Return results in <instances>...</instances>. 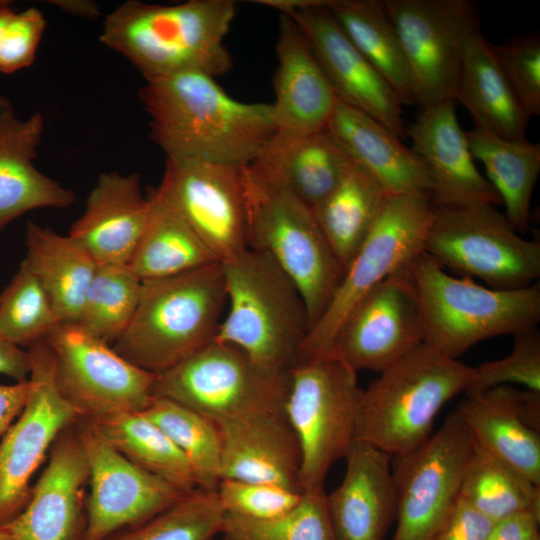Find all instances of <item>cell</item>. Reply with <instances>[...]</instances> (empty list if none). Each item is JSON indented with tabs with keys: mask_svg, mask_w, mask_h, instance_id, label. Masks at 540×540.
<instances>
[{
	"mask_svg": "<svg viewBox=\"0 0 540 540\" xmlns=\"http://www.w3.org/2000/svg\"><path fill=\"white\" fill-rule=\"evenodd\" d=\"M139 96L166 159L244 166L276 133L271 103L237 100L207 74L148 80Z\"/></svg>",
	"mask_w": 540,
	"mask_h": 540,
	"instance_id": "cell-1",
	"label": "cell"
},
{
	"mask_svg": "<svg viewBox=\"0 0 540 540\" xmlns=\"http://www.w3.org/2000/svg\"><path fill=\"white\" fill-rule=\"evenodd\" d=\"M235 14L232 0L171 5L129 0L106 16L99 39L146 81L187 72L216 78L231 68L224 41Z\"/></svg>",
	"mask_w": 540,
	"mask_h": 540,
	"instance_id": "cell-2",
	"label": "cell"
},
{
	"mask_svg": "<svg viewBox=\"0 0 540 540\" xmlns=\"http://www.w3.org/2000/svg\"><path fill=\"white\" fill-rule=\"evenodd\" d=\"M225 309L220 262L143 280L133 318L112 347L134 365L159 374L213 342Z\"/></svg>",
	"mask_w": 540,
	"mask_h": 540,
	"instance_id": "cell-3",
	"label": "cell"
},
{
	"mask_svg": "<svg viewBox=\"0 0 540 540\" xmlns=\"http://www.w3.org/2000/svg\"><path fill=\"white\" fill-rule=\"evenodd\" d=\"M221 265L226 309L215 340L264 367L289 372L310 329L297 286L270 256L250 248Z\"/></svg>",
	"mask_w": 540,
	"mask_h": 540,
	"instance_id": "cell-4",
	"label": "cell"
},
{
	"mask_svg": "<svg viewBox=\"0 0 540 540\" xmlns=\"http://www.w3.org/2000/svg\"><path fill=\"white\" fill-rule=\"evenodd\" d=\"M361 389L356 440L391 456L422 445L442 407L467 393L473 367L422 343Z\"/></svg>",
	"mask_w": 540,
	"mask_h": 540,
	"instance_id": "cell-5",
	"label": "cell"
},
{
	"mask_svg": "<svg viewBox=\"0 0 540 540\" xmlns=\"http://www.w3.org/2000/svg\"><path fill=\"white\" fill-rule=\"evenodd\" d=\"M422 315L423 343L457 359L485 339L540 321V287L499 290L456 277L422 252L409 266Z\"/></svg>",
	"mask_w": 540,
	"mask_h": 540,
	"instance_id": "cell-6",
	"label": "cell"
},
{
	"mask_svg": "<svg viewBox=\"0 0 540 540\" xmlns=\"http://www.w3.org/2000/svg\"><path fill=\"white\" fill-rule=\"evenodd\" d=\"M243 173L247 247L270 256L294 282L311 329L329 305L344 268L309 205L287 190L251 179L245 166Z\"/></svg>",
	"mask_w": 540,
	"mask_h": 540,
	"instance_id": "cell-7",
	"label": "cell"
},
{
	"mask_svg": "<svg viewBox=\"0 0 540 540\" xmlns=\"http://www.w3.org/2000/svg\"><path fill=\"white\" fill-rule=\"evenodd\" d=\"M361 389L357 372L333 352L290 370L284 415L300 446L302 492L324 489L330 467L356 441Z\"/></svg>",
	"mask_w": 540,
	"mask_h": 540,
	"instance_id": "cell-8",
	"label": "cell"
},
{
	"mask_svg": "<svg viewBox=\"0 0 540 540\" xmlns=\"http://www.w3.org/2000/svg\"><path fill=\"white\" fill-rule=\"evenodd\" d=\"M423 250L446 271L493 289L526 288L540 277V243L522 237L490 204L434 205Z\"/></svg>",
	"mask_w": 540,
	"mask_h": 540,
	"instance_id": "cell-9",
	"label": "cell"
},
{
	"mask_svg": "<svg viewBox=\"0 0 540 540\" xmlns=\"http://www.w3.org/2000/svg\"><path fill=\"white\" fill-rule=\"evenodd\" d=\"M289 372L264 367L236 346L214 340L156 374L153 396L178 402L214 422L284 413Z\"/></svg>",
	"mask_w": 540,
	"mask_h": 540,
	"instance_id": "cell-10",
	"label": "cell"
},
{
	"mask_svg": "<svg viewBox=\"0 0 540 540\" xmlns=\"http://www.w3.org/2000/svg\"><path fill=\"white\" fill-rule=\"evenodd\" d=\"M434 205L425 194L390 195L372 230L344 271L326 310L310 329L301 359L328 353L341 322L371 289L422 252Z\"/></svg>",
	"mask_w": 540,
	"mask_h": 540,
	"instance_id": "cell-11",
	"label": "cell"
},
{
	"mask_svg": "<svg viewBox=\"0 0 540 540\" xmlns=\"http://www.w3.org/2000/svg\"><path fill=\"white\" fill-rule=\"evenodd\" d=\"M474 439L455 409L422 445L392 456L393 540H433L453 510Z\"/></svg>",
	"mask_w": 540,
	"mask_h": 540,
	"instance_id": "cell-12",
	"label": "cell"
},
{
	"mask_svg": "<svg viewBox=\"0 0 540 540\" xmlns=\"http://www.w3.org/2000/svg\"><path fill=\"white\" fill-rule=\"evenodd\" d=\"M45 340L54 359L56 385L81 418L97 421L148 406L156 374L134 365L78 324L60 323Z\"/></svg>",
	"mask_w": 540,
	"mask_h": 540,
	"instance_id": "cell-13",
	"label": "cell"
},
{
	"mask_svg": "<svg viewBox=\"0 0 540 540\" xmlns=\"http://www.w3.org/2000/svg\"><path fill=\"white\" fill-rule=\"evenodd\" d=\"M422 108L453 99L466 44L479 28L470 0H384Z\"/></svg>",
	"mask_w": 540,
	"mask_h": 540,
	"instance_id": "cell-14",
	"label": "cell"
},
{
	"mask_svg": "<svg viewBox=\"0 0 540 540\" xmlns=\"http://www.w3.org/2000/svg\"><path fill=\"white\" fill-rule=\"evenodd\" d=\"M31 370L26 403L0 440V528L25 507L31 479L60 433L80 418L60 393L45 339L29 345Z\"/></svg>",
	"mask_w": 540,
	"mask_h": 540,
	"instance_id": "cell-15",
	"label": "cell"
},
{
	"mask_svg": "<svg viewBox=\"0 0 540 540\" xmlns=\"http://www.w3.org/2000/svg\"><path fill=\"white\" fill-rule=\"evenodd\" d=\"M76 428L89 470L82 540H103L152 518L188 494L124 457L92 421L80 417Z\"/></svg>",
	"mask_w": 540,
	"mask_h": 540,
	"instance_id": "cell-16",
	"label": "cell"
},
{
	"mask_svg": "<svg viewBox=\"0 0 540 540\" xmlns=\"http://www.w3.org/2000/svg\"><path fill=\"white\" fill-rule=\"evenodd\" d=\"M257 2L293 19L338 102L366 113L399 138L407 136L400 98L350 41L325 6V0Z\"/></svg>",
	"mask_w": 540,
	"mask_h": 540,
	"instance_id": "cell-17",
	"label": "cell"
},
{
	"mask_svg": "<svg viewBox=\"0 0 540 540\" xmlns=\"http://www.w3.org/2000/svg\"><path fill=\"white\" fill-rule=\"evenodd\" d=\"M244 166L166 159L157 187L220 263L248 248Z\"/></svg>",
	"mask_w": 540,
	"mask_h": 540,
	"instance_id": "cell-18",
	"label": "cell"
},
{
	"mask_svg": "<svg viewBox=\"0 0 540 540\" xmlns=\"http://www.w3.org/2000/svg\"><path fill=\"white\" fill-rule=\"evenodd\" d=\"M409 266L365 294L338 327L330 352L356 372L380 373L423 343L420 303Z\"/></svg>",
	"mask_w": 540,
	"mask_h": 540,
	"instance_id": "cell-19",
	"label": "cell"
},
{
	"mask_svg": "<svg viewBox=\"0 0 540 540\" xmlns=\"http://www.w3.org/2000/svg\"><path fill=\"white\" fill-rule=\"evenodd\" d=\"M23 510L3 526L14 540H82L89 470L76 422L54 441Z\"/></svg>",
	"mask_w": 540,
	"mask_h": 540,
	"instance_id": "cell-20",
	"label": "cell"
},
{
	"mask_svg": "<svg viewBox=\"0 0 540 540\" xmlns=\"http://www.w3.org/2000/svg\"><path fill=\"white\" fill-rule=\"evenodd\" d=\"M455 101L448 99L422 108L408 127L412 150L425 163L435 206L501 204V199L474 163L466 132L458 122Z\"/></svg>",
	"mask_w": 540,
	"mask_h": 540,
	"instance_id": "cell-21",
	"label": "cell"
},
{
	"mask_svg": "<svg viewBox=\"0 0 540 540\" xmlns=\"http://www.w3.org/2000/svg\"><path fill=\"white\" fill-rule=\"evenodd\" d=\"M276 55L274 137L296 138L325 129L337 97L306 38L285 13H280Z\"/></svg>",
	"mask_w": 540,
	"mask_h": 540,
	"instance_id": "cell-22",
	"label": "cell"
},
{
	"mask_svg": "<svg viewBox=\"0 0 540 540\" xmlns=\"http://www.w3.org/2000/svg\"><path fill=\"white\" fill-rule=\"evenodd\" d=\"M221 438L220 480L233 479L301 492V451L284 413L215 422Z\"/></svg>",
	"mask_w": 540,
	"mask_h": 540,
	"instance_id": "cell-23",
	"label": "cell"
},
{
	"mask_svg": "<svg viewBox=\"0 0 540 540\" xmlns=\"http://www.w3.org/2000/svg\"><path fill=\"white\" fill-rule=\"evenodd\" d=\"M340 485L326 494V504L337 540H384L396 519L392 456L356 440L345 458Z\"/></svg>",
	"mask_w": 540,
	"mask_h": 540,
	"instance_id": "cell-24",
	"label": "cell"
},
{
	"mask_svg": "<svg viewBox=\"0 0 540 540\" xmlns=\"http://www.w3.org/2000/svg\"><path fill=\"white\" fill-rule=\"evenodd\" d=\"M43 130L42 114L21 119L0 94V232L28 211L65 208L75 200L72 190L34 165Z\"/></svg>",
	"mask_w": 540,
	"mask_h": 540,
	"instance_id": "cell-25",
	"label": "cell"
},
{
	"mask_svg": "<svg viewBox=\"0 0 540 540\" xmlns=\"http://www.w3.org/2000/svg\"><path fill=\"white\" fill-rule=\"evenodd\" d=\"M148 216L149 199L142 191L140 174L104 172L69 235L97 264L128 265Z\"/></svg>",
	"mask_w": 540,
	"mask_h": 540,
	"instance_id": "cell-26",
	"label": "cell"
},
{
	"mask_svg": "<svg viewBox=\"0 0 540 540\" xmlns=\"http://www.w3.org/2000/svg\"><path fill=\"white\" fill-rule=\"evenodd\" d=\"M352 163L325 128L302 137H273L245 171L251 179L287 190L313 208L338 185Z\"/></svg>",
	"mask_w": 540,
	"mask_h": 540,
	"instance_id": "cell-27",
	"label": "cell"
},
{
	"mask_svg": "<svg viewBox=\"0 0 540 540\" xmlns=\"http://www.w3.org/2000/svg\"><path fill=\"white\" fill-rule=\"evenodd\" d=\"M326 129L351 160L372 174L390 195L431 197L433 182L423 160L371 116L338 102Z\"/></svg>",
	"mask_w": 540,
	"mask_h": 540,
	"instance_id": "cell-28",
	"label": "cell"
},
{
	"mask_svg": "<svg viewBox=\"0 0 540 540\" xmlns=\"http://www.w3.org/2000/svg\"><path fill=\"white\" fill-rule=\"evenodd\" d=\"M456 410L481 448L540 486L539 431L521 417L518 387L466 393Z\"/></svg>",
	"mask_w": 540,
	"mask_h": 540,
	"instance_id": "cell-29",
	"label": "cell"
},
{
	"mask_svg": "<svg viewBox=\"0 0 540 540\" xmlns=\"http://www.w3.org/2000/svg\"><path fill=\"white\" fill-rule=\"evenodd\" d=\"M454 101L469 112L475 128L506 139H523L530 117L504 78L492 44L475 32L462 59Z\"/></svg>",
	"mask_w": 540,
	"mask_h": 540,
	"instance_id": "cell-30",
	"label": "cell"
},
{
	"mask_svg": "<svg viewBox=\"0 0 540 540\" xmlns=\"http://www.w3.org/2000/svg\"><path fill=\"white\" fill-rule=\"evenodd\" d=\"M61 323H77L97 263L73 237L29 221L26 257Z\"/></svg>",
	"mask_w": 540,
	"mask_h": 540,
	"instance_id": "cell-31",
	"label": "cell"
},
{
	"mask_svg": "<svg viewBox=\"0 0 540 540\" xmlns=\"http://www.w3.org/2000/svg\"><path fill=\"white\" fill-rule=\"evenodd\" d=\"M147 196L148 220L128 263L141 281L173 276L218 262L158 188Z\"/></svg>",
	"mask_w": 540,
	"mask_h": 540,
	"instance_id": "cell-32",
	"label": "cell"
},
{
	"mask_svg": "<svg viewBox=\"0 0 540 540\" xmlns=\"http://www.w3.org/2000/svg\"><path fill=\"white\" fill-rule=\"evenodd\" d=\"M389 196L372 174L353 162L331 193L312 208L344 271L372 230Z\"/></svg>",
	"mask_w": 540,
	"mask_h": 540,
	"instance_id": "cell-33",
	"label": "cell"
},
{
	"mask_svg": "<svg viewBox=\"0 0 540 540\" xmlns=\"http://www.w3.org/2000/svg\"><path fill=\"white\" fill-rule=\"evenodd\" d=\"M474 159L505 206V216L517 232L526 233L530 223L532 192L540 172V144L506 139L475 128L466 132Z\"/></svg>",
	"mask_w": 540,
	"mask_h": 540,
	"instance_id": "cell-34",
	"label": "cell"
},
{
	"mask_svg": "<svg viewBox=\"0 0 540 540\" xmlns=\"http://www.w3.org/2000/svg\"><path fill=\"white\" fill-rule=\"evenodd\" d=\"M325 6L402 104L414 103L408 63L384 0H325Z\"/></svg>",
	"mask_w": 540,
	"mask_h": 540,
	"instance_id": "cell-35",
	"label": "cell"
},
{
	"mask_svg": "<svg viewBox=\"0 0 540 540\" xmlns=\"http://www.w3.org/2000/svg\"><path fill=\"white\" fill-rule=\"evenodd\" d=\"M92 422L117 451L138 467L185 493L197 488L184 454L142 411L117 413Z\"/></svg>",
	"mask_w": 540,
	"mask_h": 540,
	"instance_id": "cell-36",
	"label": "cell"
},
{
	"mask_svg": "<svg viewBox=\"0 0 540 540\" xmlns=\"http://www.w3.org/2000/svg\"><path fill=\"white\" fill-rule=\"evenodd\" d=\"M459 498L493 522L520 512L540 515V486L475 441L464 470Z\"/></svg>",
	"mask_w": 540,
	"mask_h": 540,
	"instance_id": "cell-37",
	"label": "cell"
},
{
	"mask_svg": "<svg viewBox=\"0 0 540 540\" xmlns=\"http://www.w3.org/2000/svg\"><path fill=\"white\" fill-rule=\"evenodd\" d=\"M142 412L184 454L197 488L216 490L221 462V438L217 424L191 408L159 396H153Z\"/></svg>",
	"mask_w": 540,
	"mask_h": 540,
	"instance_id": "cell-38",
	"label": "cell"
},
{
	"mask_svg": "<svg viewBox=\"0 0 540 540\" xmlns=\"http://www.w3.org/2000/svg\"><path fill=\"white\" fill-rule=\"evenodd\" d=\"M141 286L128 265L97 264L76 324L113 345L133 318Z\"/></svg>",
	"mask_w": 540,
	"mask_h": 540,
	"instance_id": "cell-39",
	"label": "cell"
},
{
	"mask_svg": "<svg viewBox=\"0 0 540 540\" xmlns=\"http://www.w3.org/2000/svg\"><path fill=\"white\" fill-rule=\"evenodd\" d=\"M224 516L216 490L196 488L161 513L103 540H212L222 532Z\"/></svg>",
	"mask_w": 540,
	"mask_h": 540,
	"instance_id": "cell-40",
	"label": "cell"
},
{
	"mask_svg": "<svg viewBox=\"0 0 540 540\" xmlns=\"http://www.w3.org/2000/svg\"><path fill=\"white\" fill-rule=\"evenodd\" d=\"M224 540H337L324 489L304 491L287 512L269 519H249L225 513Z\"/></svg>",
	"mask_w": 540,
	"mask_h": 540,
	"instance_id": "cell-41",
	"label": "cell"
},
{
	"mask_svg": "<svg viewBox=\"0 0 540 540\" xmlns=\"http://www.w3.org/2000/svg\"><path fill=\"white\" fill-rule=\"evenodd\" d=\"M60 323L46 291L23 261L0 295V336L29 346L45 339Z\"/></svg>",
	"mask_w": 540,
	"mask_h": 540,
	"instance_id": "cell-42",
	"label": "cell"
},
{
	"mask_svg": "<svg viewBox=\"0 0 540 540\" xmlns=\"http://www.w3.org/2000/svg\"><path fill=\"white\" fill-rule=\"evenodd\" d=\"M513 337V347L508 355L473 367V380L467 393L510 384L540 392L539 330L528 328Z\"/></svg>",
	"mask_w": 540,
	"mask_h": 540,
	"instance_id": "cell-43",
	"label": "cell"
},
{
	"mask_svg": "<svg viewBox=\"0 0 540 540\" xmlns=\"http://www.w3.org/2000/svg\"><path fill=\"white\" fill-rule=\"evenodd\" d=\"M497 64L516 99L531 118L540 115V35L508 38L492 45Z\"/></svg>",
	"mask_w": 540,
	"mask_h": 540,
	"instance_id": "cell-44",
	"label": "cell"
},
{
	"mask_svg": "<svg viewBox=\"0 0 540 540\" xmlns=\"http://www.w3.org/2000/svg\"><path fill=\"white\" fill-rule=\"evenodd\" d=\"M225 513L249 519H269L293 508L302 493L280 486L233 479H221L216 488Z\"/></svg>",
	"mask_w": 540,
	"mask_h": 540,
	"instance_id": "cell-45",
	"label": "cell"
},
{
	"mask_svg": "<svg viewBox=\"0 0 540 540\" xmlns=\"http://www.w3.org/2000/svg\"><path fill=\"white\" fill-rule=\"evenodd\" d=\"M46 28L42 12L34 7L15 11L10 18L0 49V72L12 74L33 64Z\"/></svg>",
	"mask_w": 540,
	"mask_h": 540,
	"instance_id": "cell-46",
	"label": "cell"
},
{
	"mask_svg": "<svg viewBox=\"0 0 540 540\" xmlns=\"http://www.w3.org/2000/svg\"><path fill=\"white\" fill-rule=\"evenodd\" d=\"M493 521L458 497L433 540H486Z\"/></svg>",
	"mask_w": 540,
	"mask_h": 540,
	"instance_id": "cell-47",
	"label": "cell"
},
{
	"mask_svg": "<svg viewBox=\"0 0 540 540\" xmlns=\"http://www.w3.org/2000/svg\"><path fill=\"white\" fill-rule=\"evenodd\" d=\"M540 515L520 512L493 523L486 540H534L539 536Z\"/></svg>",
	"mask_w": 540,
	"mask_h": 540,
	"instance_id": "cell-48",
	"label": "cell"
},
{
	"mask_svg": "<svg viewBox=\"0 0 540 540\" xmlns=\"http://www.w3.org/2000/svg\"><path fill=\"white\" fill-rule=\"evenodd\" d=\"M29 393V381L0 384V440L22 411Z\"/></svg>",
	"mask_w": 540,
	"mask_h": 540,
	"instance_id": "cell-49",
	"label": "cell"
},
{
	"mask_svg": "<svg viewBox=\"0 0 540 540\" xmlns=\"http://www.w3.org/2000/svg\"><path fill=\"white\" fill-rule=\"evenodd\" d=\"M31 370L29 351L9 342L0 336V374L16 382L28 380Z\"/></svg>",
	"mask_w": 540,
	"mask_h": 540,
	"instance_id": "cell-50",
	"label": "cell"
},
{
	"mask_svg": "<svg viewBox=\"0 0 540 540\" xmlns=\"http://www.w3.org/2000/svg\"><path fill=\"white\" fill-rule=\"evenodd\" d=\"M53 5L58 6L67 13L95 19L100 15V9L95 2L86 0H58L52 1Z\"/></svg>",
	"mask_w": 540,
	"mask_h": 540,
	"instance_id": "cell-51",
	"label": "cell"
},
{
	"mask_svg": "<svg viewBox=\"0 0 540 540\" xmlns=\"http://www.w3.org/2000/svg\"><path fill=\"white\" fill-rule=\"evenodd\" d=\"M14 12L15 10L9 1L0 0V49L6 26Z\"/></svg>",
	"mask_w": 540,
	"mask_h": 540,
	"instance_id": "cell-52",
	"label": "cell"
},
{
	"mask_svg": "<svg viewBox=\"0 0 540 540\" xmlns=\"http://www.w3.org/2000/svg\"><path fill=\"white\" fill-rule=\"evenodd\" d=\"M0 540H14L12 535L3 527L0 528Z\"/></svg>",
	"mask_w": 540,
	"mask_h": 540,
	"instance_id": "cell-53",
	"label": "cell"
},
{
	"mask_svg": "<svg viewBox=\"0 0 540 540\" xmlns=\"http://www.w3.org/2000/svg\"><path fill=\"white\" fill-rule=\"evenodd\" d=\"M534 540H540V536H538L537 538H535Z\"/></svg>",
	"mask_w": 540,
	"mask_h": 540,
	"instance_id": "cell-54",
	"label": "cell"
},
{
	"mask_svg": "<svg viewBox=\"0 0 540 540\" xmlns=\"http://www.w3.org/2000/svg\"><path fill=\"white\" fill-rule=\"evenodd\" d=\"M224 540V539H223Z\"/></svg>",
	"mask_w": 540,
	"mask_h": 540,
	"instance_id": "cell-55",
	"label": "cell"
}]
</instances>
